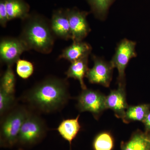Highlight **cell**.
Here are the masks:
<instances>
[{
    "mask_svg": "<svg viewBox=\"0 0 150 150\" xmlns=\"http://www.w3.org/2000/svg\"><path fill=\"white\" fill-rule=\"evenodd\" d=\"M121 150H150V142L147 133L137 130L132 134L129 141L122 142Z\"/></svg>",
    "mask_w": 150,
    "mask_h": 150,
    "instance_id": "9a60e30c",
    "label": "cell"
},
{
    "mask_svg": "<svg viewBox=\"0 0 150 150\" xmlns=\"http://www.w3.org/2000/svg\"><path fill=\"white\" fill-rule=\"evenodd\" d=\"M91 8L92 13L99 20H103L115 0H86Z\"/></svg>",
    "mask_w": 150,
    "mask_h": 150,
    "instance_id": "ac0fdd59",
    "label": "cell"
},
{
    "mask_svg": "<svg viewBox=\"0 0 150 150\" xmlns=\"http://www.w3.org/2000/svg\"><path fill=\"white\" fill-rule=\"evenodd\" d=\"M12 67L8 66L1 80L0 89L6 93L15 95L16 78Z\"/></svg>",
    "mask_w": 150,
    "mask_h": 150,
    "instance_id": "ffe728a7",
    "label": "cell"
},
{
    "mask_svg": "<svg viewBox=\"0 0 150 150\" xmlns=\"http://www.w3.org/2000/svg\"><path fill=\"white\" fill-rule=\"evenodd\" d=\"M114 145L113 137L108 132H101L97 135L93 142V150H112Z\"/></svg>",
    "mask_w": 150,
    "mask_h": 150,
    "instance_id": "d6986e66",
    "label": "cell"
},
{
    "mask_svg": "<svg viewBox=\"0 0 150 150\" xmlns=\"http://www.w3.org/2000/svg\"><path fill=\"white\" fill-rule=\"evenodd\" d=\"M136 45L135 41L125 38L120 41L115 48L110 62L113 68L118 70V85H126L125 70L130 60L137 57Z\"/></svg>",
    "mask_w": 150,
    "mask_h": 150,
    "instance_id": "5b68a950",
    "label": "cell"
},
{
    "mask_svg": "<svg viewBox=\"0 0 150 150\" xmlns=\"http://www.w3.org/2000/svg\"><path fill=\"white\" fill-rule=\"evenodd\" d=\"M148 138H149V140L150 142V133H147Z\"/></svg>",
    "mask_w": 150,
    "mask_h": 150,
    "instance_id": "d4e9b609",
    "label": "cell"
},
{
    "mask_svg": "<svg viewBox=\"0 0 150 150\" xmlns=\"http://www.w3.org/2000/svg\"><path fill=\"white\" fill-rule=\"evenodd\" d=\"M143 123L144 125L145 132L150 133V111L146 116Z\"/></svg>",
    "mask_w": 150,
    "mask_h": 150,
    "instance_id": "cb8c5ba5",
    "label": "cell"
},
{
    "mask_svg": "<svg viewBox=\"0 0 150 150\" xmlns=\"http://www.w3.org/2000/svg\"><path fill=\"white\" fill-rule=\"evenodd\" d=\"M73 41H83L90 32L91 29L87 17L88 12L78 9H67Z\"/></svg>",
    "mask_w": 150,
    "mask_h": 150,
    "instance_id": "9c48e42d",
    "label": "cell"
},
{
    "mask_svg": "<svg viewBox=\"0 0 150 150\" xmlns=\"http://www.w3.org/2000/svg\"><path fill=\"white\" fill-rule=\"evenodd\" d=\"M27 51V47L18 37H3L1 40V61L7 67H12L19 60L21 54Z\"/></svg>",
    "mask_w": 150,
    "mask_h": 150,
    "instance_id": "52a82bcc",
    "label": "cell"
},
{
    "mask_svg": "<svg viewBox=\"0 0 150 150\" xmlns=\"http://www.w3.org/2000/svg\"><path fill=\"white\" fill-rule=\"evenodd\" d=\"M16 64L17 74L20 77L26 79L32 76L34 71V66L32 63L20 59Z\"/></svg>",
    "mask_w": 150,
    "mask_h": 150,
    "instance_id": "7402d4cb",
    "label": "cell"
},
{
    "mask_svg": "<svg viewBox=\"0 0 150 150\" xmlns=\"http://www.w3.org/2000/svg\"><path fill=\"white\" fill-rule=\"evenodd\" d=\"M70 98L67 80L53 76L35 84L21 96L28 108L38 113H52L62 110Z\"/></svg>",
    "mask_w": 150,
    "mask_h": 150,
    "instance_id": "6da1fadb",
    "label": "cell"
},
{
    "mask_svg": "<svg viewBox=\"0 0 150 150\" xmlns=\"http://www.w3.org/2000/svg\"><path fill=\"white\" fill-rule=\"evenodd\" d=\"M9 21L14 19L24 20L30 14V6L24 0H5Z\"/></svg>",
    "mask_w": 150,
    "mask_h": 150,
    "instance_id": "2e32d148",
    "label": "cell"
},
{
    "mask_svg": "<svg viewBox=\"0 0 150 150\" xmlns=\"http://www.w3.org/2000/svg\"><path fill=\"white\" fill-rule=\"evenodd\" d=\"M47 131L44 120L38 113L30 110L21 129L17 145L24 147L35 146L45 138Z\"/></svg>",
    "mask_w": 150,
    "mask_h": 150,
    "instance_id": "277c9868",
    "label": "cell"
},
{
    "mask_svg": "<svg viewBox=\"0 0 150 150\" xmlns=\"http://www.w3.org/2000/svg\"><path fill=\"white\" fill-rule=\"evenodd\" d=\"M88 57H85L71 63V64L66 72L67 78H73L79 81L82 89L87 88L84 82L88 70Z\"/></svg>",
    "mask_w": 150,
    "mask_h": 150,
    "instance_id": "4fadbf2b",
    "label": "cell"
},
{
    "mask_svg": "<svg viewBox=\"0 0 150 150\" xmlns=\"http://www.w3.org/2000/svg\"><path fill=\"white\" fill-rule=\"evenodd\" d=\"M22 21L21 32L18 38L28 50H35L43 54L51 53L55 36L51 30L50 21L37 13H30Z\"/></svg>",
    "mask_w": 150,
    "mask_h": 150,
    "instance_id": "7a4b0ae2",
    "label": "cell"
},
{
    "mask_svg": "<svg viewBox=\"0 0 150 150\" xmlns=\"http://www.w3.org/2000/svg\"><path fill=\"white\" fill-rule=\"evenodd\" d=\"M18 150H24L23 149H22V148H20V149H19Z\"/></svg>",
    "mask_w": 150,
    "mask_h": 150,
    "instance_id": "484cf974",
    "label": "cell"
},
{
    "mask_svg": "<svg viewBox=\"0 0 150 150\" xmlns=\"http://www.w3.org/2000/svg\"><path fill=\"white\" fill-rule=\"evenodd\" d=\"M92 59L93 67L88 69L86 77L90 83L109 87L112 80L114 68L110 62H106L100 57L93 55Z\"/></svg>",
    "mask_w": 150,
    "mask_h": 150,
    "instance_id": "ba28073f",
    "label": "cell"
},
{
    "mask_svg": "<svg viewBox=\"0 0 150 150\" xmlns=\"http://www.w3.org/2000/svg\"><path fill=\"white\" fill-rule=\"evenodd\" d=\"M14 95L6 93L0 89V115L2 117L16 106Z\"/></svg>",
    "mask_w": 150,
    "mask_h": 150,
    "instance_id": "44dd1931",
    "label": "cell"
},
{
    "mask_svg": "<svg viewBox=\"0 0 150 150\" xmlns=\"http://www.w3.org/2000/svg\"><path fill=\"white\" fill-rule=\"evenodd\" d=\"M50 21L51 30L55 37L65 40L71 39L67 9L54 11Z\"/></svg>",
    "mask_w": 150,
    "mask_h": 150,
    "instance_id": "30bf717a",
    "label": "cell"
},
{
    "mask_svg": "<svg viewBox=\"0 0 150 150\" xmlns=\"http://www.w3.org/2000/svg\"><path fill=\"white\" fill-rule=\"evenodd\" d=\"M30 111V109L25 106L16 105L1 117V147L12 148L17 145L21 129Z\"/></svg>",
    "mask_w": 150,
    "mask_h": 150,
    "instance_id": "3957f363",
    "label": "cell"
},
{
    "mask_svg": "<svg viewBox=\"0 0 150 150\" xmlns=\"http://www.w3.org/2000/svg\"><path fill=\"white\" fill-rule=\"evenodd\" d=\"M105 98L104 95L97 91L88 88L82 90L77 97V107L81 112H90L98 119L106 109Z\"/></svg>",
    "mask_w": 150,
    "mask_h": 150,
    "instance_id": "8992f818",
    "label": "cell"
},
{
    "mask_svg": "<svg viewBox=\"0 0 150 150\" xmlns=\"http://www.w3.org/2000/svg\"><path fill=\"white\" fill-rule=\"evenodd\" d=\"M92 49L91 46L86 42L73 41L71 45L63 50L59 59H64L72 63L85 57H88Z\"/></svg>",
    "mask_w": 150,
    "mask_h": 150,
    "instance_id": "7c38bea8",
    "label": "cell"
},
{
    "mask_svg": "<svg viewBox=\"0 0 150 150\" xmlns=\"http://www.w3.org/2000/svg\"><path fill=\"white\" fill-rule=\"evenodd\" d=\"M126 85H118L117 89L110 91L105 98L106 109L113 110L115 116L123 119L129 107L126 99Z\"/></svg>",
    "mask_w": 150,
    "mask_h": 150,
    "instance_id": "8fae6325",
    "label": "cell"
},
{
    "mask_svg": "<svg viewBox=\"0 0 150 150\" xmlns=\"http://www.w3.org/2000/svg\"><path fill=\"white\" fill-rule=\"evenodd\" d=\"M79 115L76 118L63 120L57 129L59 134L70 145L71 144L73 140L76 137L81 129L79 122Z\"/></svg>",
    "mask_w": 150,
    "mask_h": 150,
    "instance_id": "5bb4252c",
    "label": "cell"
},
{
    "mask_svg": "<svg viewBox=\"0 0 150 150\" xmlns=\"http://www.w3.org/2000/svg\"><path fill=\"white\" fill-rule=\"evenodd\" d=\"M150 110V105L149 104L129 106L122 120L126 123L135 121L143 122Z\"/></svg>",
    "mask_w": 150,
    "mask_h": 150,
    "instance_id": "e0dca14e",
    "label": "cell"
},
{
    "mask_svg": "<svg viewBox=\"0 0 150 150\" xmlns=\"http://www.w3.org/2000/svg\"><path fill=\"white\" fill-rule=\"evenodd\" d=\"M9 21L8 14L6 7L5 0L0 1V24L2 27L6 26L8 22Z\"/></svg>",
    "mask_w": 150,
    "mask_h": 150,
    "instance_id": "603a6c76",
    "label": "cell"
}]
</instances>
